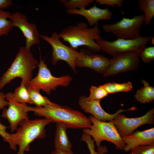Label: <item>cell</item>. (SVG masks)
I'll use <instances>...</instances> for the list:
<instances>
[{"label": "cell", "mask_w": 154, "mask_h": 154, "mask_svg": "<svg viewBox=\"0 0 154 154\" xmlns=\"http://www.w3.org/2000/svg\"><path fill=\"white\" fill-rule=\"evenodd\" d=\"M98 147L97 150L98 154H104L108 151V149L105 146L100 145Z\"/></svg>", "instance_id": "35"}, {"label": "cell", "mask_w": 154, "mask_h": 154, "mask_svg": "<svg viewBox=\"0 0 154 154\" xmlns=\"http://www.w3.org/2000/svg\"><path fill=\"white\" fill-rule=\"evenodd\" d=\"M78 104L81 109L85 112L91 114L98 120L105 122L113 121L117 114L123 112L134 110L137 109L135 107L125 110L120 109L114 114H109L102 108L100 104V101L89 100L84 95L80 97Z\"/></svg>", "instance_id": "15"}, {"label": "cell", "mask_w": 154, "mask_h": 154, "mask_svg": "<svg viewBox=\"0 0 154 154\" xmlns=\"http://www.w3.org/2000/svg\"><path fill=\"white\" fill-rule=\"evenodd\" d=\"M38 63L30 50L21 47L10 66L0 78V91L17 77L20 78L27 87Z\"/></svg>", "instance_id": "3"}, {"label": "cell", "mask_w": 154, "mask_h": 154, "mask_svg": "<svg viewBox=\"0 0 154 154\" xmlns=\"http://www.w3.org/2000/svg\"><path fill=\"white\" fill-rule=\"evenodd\" d=\"M113 121L121 137L128 136L143 125H153L154 123V109H151L144 115L135 118H127L124 114L120 113L117 115Z\"/></svg>", "instance_id": "11"}, {"label": "cell", "mask_w": 154, "mask_h": 154, "mask_svg": "<svg viewBox=\"0 0 154 154\" xmlns=\"http://www.w3.org/2000/svg\"><path fill=\"white\" fill-rule=\"evenodd\" d=\"M89 89L90 94L87 97L89 100L100 101L108 94L101 85L98 87L92 86Z\"/></svg>", "instance_id": "26"}, {"label": "cell", "mask_w": 154, "mask_h": 154, "mask_svg": "<svg viewBox=\"0 0 154 154\" xmlns=\"http://www.w3.org/2000/svg\"><path fill=\"white\" fill-rule=\"evenodd\" d=\"M137 3L139 9L145 13V24L149 25L154 16V0H139Z\"/></svg>", "instance_id": "20"}, {"label": "cell", "mask_w": 154, "mask_h": 154, "mask_svg": "<svg viewBox=\"0 0 154 154\" xmlns=\"http://www.w3.org/2000/svg\"><path fill=\"white\" fill-rule=\"evenodd\" d=\"M130 151L129 154H154V144L139 146Z\"/></svg>", "instance_id": "28"}, {"label": "cell", "mask_w": 154, "mask_h": 154, "mask_svg": "<svg viewBox=\"0 0 154 154\" xmlns=\"http://www.w3.org/2000/svg\"><path fill=\"white\" fill-rule=\"evenodd\" d=\"M101 86L105 90L108 94L128 92L132 90L133 88L132 84L130 82L122 83L109 82Z\"/></svg>", "instance_id": "21"}, {"label": "cell", "mask_w": 154, "mask_h": 154, "mask_svg": "<svg viewBox=\"0 0 154 154\" xmlns=\"http://www.w3.org/2000/svg\"><path fill=\"white\" fill-rule=\"evenodd\" d=\"M145 21V15L142 14L131 19L123 17L115 23L104 25L102 27L106 32L113 34L117 38L133 39L141 36L140 30Z\"/></svg>", "instance_id": "7"}, {"label": "cell", "mask_w": 154, "mask_h": 154, "mask_svg": "<svg viewBox=\"0 0 154 154\" xmlns=\"http://www.w3.org/2000/svg\"><path fill=\"white\" fill-rule=\"evenodd\" d=\"M58 34L60 38L68 42L74 49L85 46L94 52L101 50L95 41L102 38L98 24L89 28L85 23L80 22L63 29Z\"/></svg>", "instance_id": "4"}, {"label": "cell", "mask_w": 154, "mask_h": 154, "mask_svg": "<svg viewBox=\"0 0 154 154\" xmlns=\"http://www.w3.org/2000/svg\"><path fill=\"white\" fill-rule=\"evenodd\" d=\"M11 0H0V9H4L12 5Z\"/></svg>", "instance_id": "33"}, {"label": "cell", "mask_w": 154, "mask_h": 154, "mask_svg": "<svg viewBox=\"0 0 154 154\" xmlns=\"http://www.w3.org/2000/svg\"><path fill=\"white\" fill-rule=\"evenodd\" d=\"M11 13L0 9V37L8 34L13 27L10 20Z\"/></svg>", "instance_id": "23"}, {"label": "cell", "mask_w": 154, "mask_h": 154, "mask_svg": "<svg viewBox=\"0 0 154 154\" xmlns=\"http://www.w3.org/2000/svg\"><path fill=\"white\" fill-rule=\"evenodd\" d=\"M139 53L130 51L119 53L112 56L104 76H114L136 70L139 66Z\"/></svg>", "instance_id": "10"}, {"label": "cell", "mask_w": 154, "mask_h": 154, "mask_svg": "<svg viewBox=\"0 0 154 154\" xmlns=\"http://www.w3.org/2000/svg\"><path fill=\"white\" fill-rule=\"evenodd\" d=\"M123 0H96V3L101 5H106L108 6L121 7L123 5Z\"/></svg>", "instance_id": "30"}, {"label": "cell", "mask_w": 154, "mask_h": 154, "mask_svg": "<svg viewBox=\"0 0 154 154\" xmlns=\"http://www.w3.org/2000/svg\"><path fill=\"white\" fill-rule=\"evenodd\" d=\"M152 41V44L154 45V37H152L151 39Z\"/></svg>", "instance_id": "36"}, {"label": "cell", "mask_w": 154, "mask_h": 154, "mask_svg": "<svg viewBox=\"0 0 154 154\" xmlns=\"http://www.w3.org/2000/svg\"><path fill=\"white\" fill-rule=\"evenodd\" d=\"M45 118L33 120L25 119L19 124L15 133H10L11 145L10 148L14 151L19 149L16 154H24L25 151L30 150V144L36 139H44L46 136V126L51 123Z\"/></svg>", "instance_id": "2"}, {"label": "cell", "mask_w": 154, "mask_h": 154, "mask_svg": "<svg viewBox=\"0 0 154 154\" xmlns=\"http://www.w3.org/2000/svg\"><path fill=\"white\" fill-rule=\"evenodd\" d=\"M6 94L0 92V110H3L5 107L8 106L9 102L6 100Z\"/></svg>", "instance_id": "32"}, {"label": "cell", "mask_w": 154, "mask_h": 154, "mask_svg": "<svg viewBox=\"0 0 154 154\" xmlns=\"http://www.w3.org/2000/svg\"><path fill=\"white\" fill-rule=\"evenodd\" d=\"M67 13L70 15H78L84 17L89 25L94 27L98 24L99 20H110L112 17V13L107 8L102 9L97 7L95 4L93 6L87 9H66Z\"/></svg>", "instance_id": "16"}, {"label": "cell", "mask_w": 154, "mask_h": 154, "mask_svg": "<svg viewBox=\"0 0 154 154\" xmlns=\"http://www.w3.org/2000/svg\"><path fill=\"white\" fill-rule=\"evenodd\" d=\"M37 67L38 68L37 75L30 80L28 88L41 90L49 95L51 90H56L58 87L68 86L72 80V78L68 75L60 77L53 76L41 56Z\"/></svg>", "instance_id": "6"}, {"label": "cell", "mask_w": 154, "mask_h": 154, "mask_svg": "<svg viewBox=\"0 0 154 154\" xmlns=\"http://www.w3.org/2000/svg\"><path fill=\"white\" fill-rule=\"evenodd\" d=\"M92 123L89 128L83 129L84 133L93 138L96 146L101 145V142L106 140L114 144L116 149L123 151L125 144L119 134L113 121L105 122L96 119L93 116L89 117Z\"/></svg>", "instance_id": "5"}, {"label": "cell", "mask_w": 154, "mask_h": 154, "mask_svg": "<svg viewBox=\"0 0 154 154\" xmlns=\"http://www.w3.org/2000/svg\"><path fill=\"white\" fill-rule=\"evenodd\" d=\"M92 138L89 135L84 133L82 135L81 139L87 144L90 154H98L95 150L94 141Z\"/></svg>", "instance_id": "29"}, {"label": "cell", "mask_w": 154, "mask_h": 154, "mask_svg": "<svg viewBox=\"0 0 154 154\" xmlns=\"http://www.w3.org/2000/svg\"><path fill=\"white\" fill-rule=\"evenodd\" d=\"M40 38L48 43L52 47L51 63L53 65H56L58 61H64L76 72V62L79 52L63 44L56 32L52 33L50 37L40 35Z\"/></svg>", "instance_id": "9"}, {"label": "cell", "mask_w": 154, "mask_h": 154, "mask_svg": "<svg viewBox=\"0 0 154 154\" xmlns=\"http://www.w3.org/2000/svg\"><path fill=\"white\" fill-rule=\"evenodd\" d=\"M54 142L55 149L70 151L71 150L72 145L66 133L68 128L63 123H56Z\"/></svg>", "instance_id": "18"}, {"label": "cell", "mask_w": 154, "mask_h": 154, "mask_svg": "<svg viewBox=\"0 0 154 154\" xmlns=\"http://www.w3.org/2000/svg\"><path fill=\"white\" fill-rule=\"evenodd\" d=\"M6 97L9 102L8 107L3 110L1 116L7 119L11 132H13L17 130L18 125L22 121L29 119L27 113L29 112V106L26 104L17 102L12 92H8L6 94Z\"/></svg>", "instance_id": "12"}, {"label": "cell", "mask_w": 154, "mask_h": 154, "mask_svg": "<svg viewBox=\"0 0 154 154\" xmlns=\"http://www.w3.org/2000/svg\"><path fill=\"white\" fill-rule=\"evenodd\" d=\"M27 89L30 98L33 104L36 106L43 107L46 105L54 103L51 102L47 97L42 96L40 93V90L28 88Z\"/></svg>", "instance_id": "24"}, {"label": "cell", "mask_w": 154, "mask_h": 154, "mask_svg": "<svg viewBox=\"0 0 154 154\" xmlns=\"http://www.w3.org/2000/svg\"><path fill=\"white\" fill-rule=\"evenodd\" d=\"M141 82L144 86L137 90L135 98L141 103L151 102L154 100V88L145 80H142Z\"/></svg>", "instance_id": "19"}, {"label": "cell", "mask_w": 154, "mask_h": 154, "mask_svg": "<svg viewBox=\"0 0 154 154\" xmlns=\"http://www.w3.org/2000/svg\"><path fill=\"white\" fill-rule=\"evenodd\" d=\"M28 111L33 112L38 117H44L51 122L63 123L72 129L89 128L92 124L89 117L82 113L55 103L41 107L29 106Z\"/></svg>", "instance_id": "1"}, {"label": "cell", "mask_w": 154, "mask_h": 154, "mask_svg": "<svg viewBox=\"0 0 154 154\" xmlns=\"http://www.w3.org/2000/svg\"><path fill=\"white\" fill-rule=\"evenodd\" d=\"M51 154H74L71 150L70 151H66L59 149H55L53 151Z\"/></svg>", "instance_id": "34"}, {"label": "cell", "mask_w": 154, "mask_h": 154, "mask_svg": "<svg viewBox=\"0 0 154 154\" xmlns=\"http://www.w3.org/2000/svg\"><path fill=\"white\" fill-rule=\"evenodd\" d=\"M13 97L17 102L23 104H33L25 83L21 81L20 86L13 93Z\"/></svg>", "instance_id": "22"}, {"label": "cell", "mask_w": 154, "mask_h": 154, "mask_svg": "<svg viewBox=\"0 0 154 154\" xmlns=\"http://www.w3.org/2000/svg\"><path fill=\"white\" fill-rule=\"evenodd\" d=\"M10 20L13 27L19 28L25 38V47L30 50L31 47L40 42V35L36 24L28 22L26 16L19 12L11 13Z\"/></svg>", "instance_id": "13"}, {"label": "cell", "mask_w": 154, "mask_h": 154, "mask_svg": "<svg viewBox=\"0 0 154 154\" xmlns=\"http://www.w3.org/2000/svg\"><path fill=\"white\" fill-rule=\"evenodd\" d=\"M125 144L124 151H130L137 146L154 144V128L141 131L137 130L131 135L123 137Z\"/></svg>", "instance_id": "17"}, {"label": "cell", "mask_w": 154, "mask_h": 154, "mask_svg": "<svg viewBox=\"0 0 154 154\" xmlns=\"http://www.w3.org/2000/svg\"><path fill=\"white\" fill-rule=\"evenodd\" d=\"M8 127L3 125L0 122V135L2 137L4 141L8 143L9 146L11 145L10 133L6 131Z\"/></svg>", "instance_id": "31"}, {"label": "cell", "mask_w": 154, "mask_h": 154, "mask_svg": "<svg viewBox=\"0 0 154 154\" xmlns=\"http://www.w3.org/2000/svg\"><path fill=\"white\" fill-rule=\"evenodd\" d=\"M110 59L97 54L81 49L76 62V67L87 68L104 74L106 71Z\"/></svg>", "instance_id": "14"}, {"label": "cell", "mask_w": 154, "mask_h": 154, "mask_svg": "<svg viewBox=\"0 0 154 154\" xmlns=\"http://www.w3.org/2000/svg\"><path fill=\"white\" fill-rule=\"evenodd\" d=\"M67 9L86 8L93 0H60L59 1Z\"/></svg>", "instance_id": "25"}, {"label": "cell", "mask_w": 154, "mask_h": 154, "mask_svg": "<svg viewBox=\"0 0 154 154\" xmlns=\"http://www.w3.org/2000/svg\"><path fill=\"white\" fill-rule=\"evenodd\" d=\"M151 38L150 36H140L133 39L117 38L112 41H108L102 38L95 41L101 50L113 56L119 53L130 51L140 53Z\"/></svg>", "instance_id": "8"}, {"label": "cell", "mask_w": 154, "mask_h": 154, "mask_svg": "<svg viewBox=\"0 0 154 154\" xmlns=\"http://www.w3.org/2000/svg\"><path fill=\"white\" fill-rule=\"evenodd\" d=\"M139 56L145 63L153 61L154 59V47H145L139 53Z\"/></svg>", "instance_id": "27"}]
</instances>
